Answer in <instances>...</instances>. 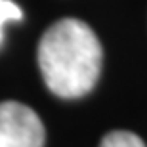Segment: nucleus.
I'll use <instances>...</instances> for the list:
<instances>
[{"label":"nucleus","mask_w":147,"mask_h":147,"mask_svg":"<svg viewBox=\"0 0 147 147\" xmlns=\"http://www.w3.org/2000/svg\"><path fill=\"white\" fill-rule=\"evenodd\" d=\"M38 65L50 92L80 98L96 86L101 71V44L80 19H59L42 34Z\"/></svg>","instance_id":"1"},{"label":"nucleus","mask_w":147,"mask_h":147,"mask_svg":"<svg viewBox=\"0 0 147 147\" xmlns=\"http://www.w3.org/2000/svg\"><path fill=\"white\" fill-rule=\"evenodd\" d=\"M44 124L31 107L19 101L0 103V147H42Z\"/></svg>","instance_id":"2"},{"label":"nucleus","mask_w":147,"mask_h":147,"mask_svg":"<svg viewBox=\"0 0 147 147\" xmlns=\"http://www.w3.org/2000/svg\"><path fill=\"white\" fill-rule=\"evenodd\" d=\"M99 147H145V143H143V140L140 136H136L134 132L115 130V132H109V134L101 140Z\"/></svg>","instance_id":"3"},{"label":"nucleus","mask_w":147,"mask_h":147,"mask_svg":"<svg viewBox=\"0 0 147 147\" xmlns=\"http://www.w3.org/2000/svg\"><path fill=\"white\" fill-rule=\"evenodd\" d=\"M23 17L21 8L13 0H0V42H2V29L8 21H19Z\"/></svg>","instance_id":"4"}]
</instances>
